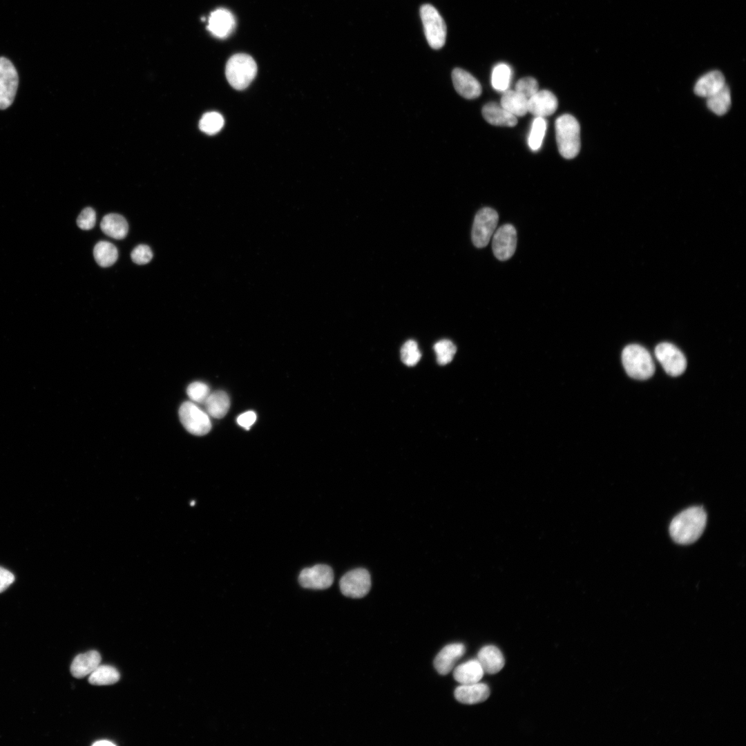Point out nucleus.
Listing matches in <instances>:
<instances>
[{"instance_id": "c756f323", "label": "nucleus", "mask_w": 746, "mask_h": 746, "mask_svg": "<svg viewBox=\"0 0 746 746\" xmlns=\"http://www.w3.org/2000/svg\"><path fill=\"white\" fill-rule=\"evenodd\" d=\"M223 125V117L221 114L215 111L204 113L199 122L200 129L208 135L217 133L221 130Z\"/></svg>"}, {"instance_id": "423d86ee", "label": "nucleus", "mask_w": 746, "mask_h": 746, "mask_svg": "<svg viewBox=\"0 0 746 746\" xmlns=\"http://www.w3.org/2000/svg\"><path fill=\"white\" fill-rule=\"evenodd\" d=\"M499 220L497 212L490 207H484L476 213L472 228V241L477 248L486 247L495 231Z\"/></svg>"}, {"instance_id": "ddd939ff", "label": "nucleus", "mask_w": 746, "mask_h": 746, "mask_svg": "<svg viewBox=\"0 0 746 746\" xmlns=\"http://www.w3.org/2000/svg\"><path fill=\"white\" fill-rule=\"evenodd\" d=\"M452 80L456 91L466 99H475L481 93L480 83L463 69L455 68L452 72Z\"/></svg>"}, {"instance_id": "f704fd0d", "label": "nucleus", "mask_w": 746, "mask_h": 746, "mask_svg": "<svg viewBox=\"0 0 746 746\" xmlns=\"http://www.w3.org/2000/svg\"><path fill=\"white\" fill-rule=\"evenodd\" d=\"M515 90L528 99L539 90V85L535 78L526 77L516 83Z\"/></svg>"}, {"instance_id": "0eeeda50", "label": "nucleus", "mask_w": 746, "mask_h": 746, "mask_svg": "<svg viewBox=\"0 0 746 746\" xmlns=\"http://www.w3.org/2000/svg\"><path fill=\"white\" fill-rule=\"evenodd\" d=\"M179 417L184 428L192 434L202 436L211 428L208 414L193 402L186 401L181 405Z\"/></svg>"}, {"instance_id": "58836bf2", "label": "nucleus", "mask_w": 746, "mask_h": 746, "mask_svg": "<svg viewBox=\"0 0 746 746\" xmlns=\"http://www.w3.org/2000/svg\"><path fill=\"white\" fill-rule=\"evenodd\" d=\"M256 420V413L253 411H247L241 414L237 418V423L246 430H249L250 427L254 423Z\"/></svg>"}, {"instance_id": "e433bc0d", "label": "nucleus", "mask_w": 746, "mask_h": 746, "mask_svg": "<svg viewBox=\"0 0 746 746\" xmlns=\"http://www.w3.org/2000/svg\"><path fill=\"white\" fill-rule=\"evenodd\" d=\"M95 221L96 214L95 210L91 207H86L77 217V224L83 230H89L93 228Z\"/></svg>"}, {"instance_id": "bb28decb", "label": "nucleus", "mask_w": 746, "mask_h": 746, "mask_svg": "<svg viewBox=\"0 0 746 746\" xmlns=\"http://www.w3.org/2000/svg\"><path fill=\"white\" fill-rule=\"evenodd\" d=\"M707 105L710 111L718 115L725 114L731 106V95L727 85L707 98Z\"/></svg>"}, {"instance_id": "f8f14e48", "label": "nucleus", "mask_w": 746, "mask_h": 746, "mask_svg": "<svg viewBox=\"0 0 746 746\" xmlns=\"http://www.w3.org/2000/svg\"><path fill=\"white\" fill-rule=\"evenodd\" d=\"M300 584L305 588L323 590L332 586L334 573L332 568L325 564H316L301 571L298 577Z\"/></svg>"}, {"instance_id": "5701e85b", "label": "nucleus", "mask_w": 746, "mask_h": 746, "mask_svg": "<svg viewBox=\"0 0 746 746\" xmlns=\"http://www.w3.org/2000/svg\"><path fill=\"white\" fill-rule=\"evenodd\" d=\"M100 227L104 234L117 240L124 238L128 230L126 219L117 213L104 216L101 221Z\"/></svg>"}, {"instance_id": "f03ea898", "label": "nucleus", "mask_w": 746, "mask_h": 746, "mask_svg": "<svg viewBox=\"0 0 746 746\" xmlns=\"http://www.w3.org/2000/svg\"><path fill=\"white\" fill-rule=\"evenodd\" d=\"M555 135L558 151L566 159H572L580 150V126L571 115L564 114L555 121Z\"/></svg>"}, {"instance_id": "f257e3e1", "label": "nucleus", "mask_w": 746, "mask_h": 746, "mask_svg": "<svg viewBox=\"0 0 746 746\" xmlns=\"http://www.w3.org/2000/svg\"><path fill=\"white\" fill-rule=\"evenodd\" d=\"M707 523V514L700 506L689 508L671 521L669 533L673 540L680 544H690L702 535Z\"/></svg>"}, {"instance_id": "473e14b6", "label": "nucleus", "mask_w": 746, "mask_h": 746, "mask_svg": "<svg viewBox=\"0 0 746 746\" xmlns=\"http://www.w3.org/2000/svg\"><path fill=\"white\" fill-rule=\"evenodd\" d=\"M421 356V352L415 341L408 340L401 347V358L405 365H415L419 361Z\"/></svg>"}, {"instance_id": "c9c22d12", "label": "nucleus", "mask_w": 746, "mask_h": 746, "mask_svg": "<svg viewBox=\"0 0 746 746\" xmlns=\"http://www.w3.org/2000/svg\"><path fill=\"white\" fill-rule=\"evenodd\" d=\"M131 257L135 264L145 265L151 260L153 252L148 245H139L133 249Z\"/></svg>"}, {"instance_id": "b1692460", "label": "nucleus", "mask_w": 746, "mask_h": 746, "mask_svg": "<svg viewBox=\"0 0 746 746\" xmlns=\"http://www.w3.org/2000/svg\"><path fill=\"white\" fill-rule=\"evenodd\" d=\"M500 105L516 117H522L528 113V99L515 90L504 91Z\"/></svg>"}, {"instance_id": "ea45409f", "label": "nucleus", "mask_w": 746, "mask_h": 746, "mask_svg": "<svg viewBox=\"0 0 746 746\" xmlns=\"http://www.w3.org/2000/svg\"><path fill=\"white\" fill-rule=\"evenodd\" d=\"M93 745H95V746H107V745L112 746V745H115V744L112 743L111 741L108 740H97V741L93 743Z\"/></svg>"}, {"instance_id": "1a4fd4ad", "label": "nucleus", "mask_w": 746, "mask_h": 746, "mask_svg": "<svg viewBox=\"0 0 746 746\" xmlns=\"http://www.w3.org/2000/svg\"><path fill=\"white\" fill-rule=\"evenodd\" d=\"M655 355L664 371L670 376L682 374L687 367V360L682 352L670 343H661L655 348Z\"/></svg>"}, {"instance_id": "c85d7f7f", "label": "nucleus", "mask_w": 746, "mask_h": 746, "mask_svg": "<svg viewBox=\"0 0 746 746\" xmlns=\"http://www.w3.org/2000/svg\"><path fill=\"white\" fill-rule=\"evenodd\" d=\"M510 78L511 69L508 65L500 63L493 68L491 75V83L496 90L504 93L508 90Z\"/></svg>"}, {"instance_id": "7c9ffc66", "label": "nucleus", "mask_w": 746, "mask_h": 746, "mask_svg": "<svg viewBox=\"0 0 746 746\" xmlns=\"http://www.w3.org/2000/svg\"><path fill=\"white\" fill-rule=\"evenodd\" d=\"M433 348L437 356V361L441 365L451 362L457 352L455 345L448 339H442L437 342Z\"/></svg>"}, {"instance_id": "dca6fc26", "label": "nucleus", "mask_w": 746, "mask_h": 746, "mask_svg": "<svg viewBox=\"0 0 746 746\" xmlns=\"http://www.w3.org/2000/svg\"><path fill=\"white\" fill-rule=\"evenodd\" d=\"M465 651L466 647L462 643L446 645L439 652L434 660L435 669L441 675L449 673Z\"/></svg>"}, {"instance_id": "9b49d317", "label": "nucleus", "mask_w": 746, "mask_h": 746, "mask_svg": "<svg viewBox=\"0 0 746 746\" xmlns=\"http://www.w3.org/2000/svg\"><path fill=\"white\" fill-rule=\"evenodd\" d=\"M517 231L510 224L499 227L493 233L492 248L495 256L499 260H508L517 247Z\"/></svg>"}, {"instance_id": "2eb2a0df", "label": "nucleus", "mask_w": 746, "mask_h": 746, "mask_svg": "<svg viewBox=\"0 0 746 746\" xmlns=\"http://www.w3.org/2000/svg\"><path fill=\"white\" fill-rule=\"evenodd\" d=\"M235 26L233 14L225 8H218L211 13L207 29L215 37L225 38L231 34Z\"/></svg>"}, {"instance_id": "6ab92c4d", "label": "nucleus", "mask_w": 746, "mask_h": 746, "mask_svg": "<svg viewBox=\"0 0 746 746\" xmlns=\"http://www.w3.org/2000/svg\"><path fill=\"white\" fill-rule=\"evenodd\" d=\"M101 656L97 651H89L77 655L70 665V672L77 678L90 674L99 664Z\"/></svg>"}, {"instance_id": "6e6552de", "label": "nucleus", "mask_w": 746, "mask_h": 746, "mask_svg": "<svg viewBox=\"0 0 746 746\" xmlns=\"http://www.w3.org/2000/svg\"><path fill=\"white\" fill-rule=\"evenodd\" d=\"M19 84L17 71L6 57H0V109L4 110L14 102Z\"/></svg>"}, {"instance_id": "4be33fe9", "label": "nucleus", "mask_w": 746, "mask_h": 746, "mask_svg": "<svg viewBox=\"0 0 746 746\" xmlns=\"http://www.w3.org/2000/svg\"><path fill=\"white\" fill-rule=\"evenodd\" d=\"M484 674V671L477 659H472L459 664L453 672L455 680L461 685L478 682Z\"/></svg>"}, {"instance_id": "393cba45", "label": "nucleus", "mask_w": 746, "mask_h": 746, "mask_svg": "<svg viewBox=\"0 0 746 746\" xmlns=\"http://www.w3.org/2000/svg\"><path fill=\"white\" fill-rule=\"evenodd\" d=\"M204 403L208 415L216 419L224 417L230 407L228 394L221 390L210 393Z\"/></svg>"}, {"instance_id": "72a5a7b5", "label": "nucleus", "mask_w": 746, "mask_h": 746, "mask_svg": "<svg viewBox=\"0 0 746 746\" xmlns=\"http://www.w3.org/2000/svg\"><path fill=\"white\" fill-rule=\"evenodd\" d=\"M186 393L193 401L204 403L210 394V390L206 383L195 381L188 386Z\"/></svg>"}, {"instance_id": "20e7f679", "label": "nucleus", "mask_w": 746, "mask_h": 746, "mask_svg": "<svg viewBox=\"0 0 746 746\" xmlns=\"http://www.w3.org/2000/svg\"><path fill=\"white\" fill-rule=\"evenodd\" d=\"M257 73V65L249 55L238 53L231 56L226 64L225 75L230 85L237 90L246 88Z\"/></svg>"}, {"instance_id": "4c0bfd02", "label": "nucleus", "mask_w": 746, "mask_h": 746, "mask_svg": "<svg viewBox=\"0 0 746 746\" xmlns=\"http://www.w3.org/2000/svg\"><path fill=\"white\" fill-rule=\"evenodd\" d=\"M14 581V575L8 570L0 566V593L6 591Z\"/></svg>"}, {"instance_id": "412c9836", "label": "nucleus", "mask_w": 746, "mask_h": 746, "mask_svg": "<svg viewBox=\"0 0 746 746\" xmlns=\"http://www.w3.org/2000/svg\"><path fill=\"white\" fill-rule=\"evenodd\" d=\"M481 112L484 118L492 125L514 126L517 124L515 116L495 102H490L484 105Z\"/></svg>"}, {"instance_id": "a211bd4d", "label": "nucleus", "mask_w": 746, "mask_h": 746, "mask_svg": "<svg viewBox=\"0 0 746 746\" xmlns=\"http://www.w3.org/2000/svg\"><path fill=\"white\" fill-rule=\"evenodd\" d=\"M484 673L495 674L504 666V658L501 651L494 645L483 647L477 653V658Z\"/></svg>"}, {"instance_id": "2f4dec72", "label": "nucleus", "mask_w": 746, "mask_h": 746, "mask_svg": "<svg viewBox=\"0 0 746 746\" xmlns=\"http://www.w3.org/2000/svg\"><path fill=\"white\" fill-rule=\"evenodd\" d=\"M546 130V122L544 117H535L528 137V145L531 150L537 151L542 143Z\"/></svg>"}, {"instance_id": "9d476101", "label": "nucleus", "mask_w": 746, "mask_h": 746, "mask_svg": "<svg viewBox=\"0 0 746 746\" xmlns=\"http://www.w3.org/2000/svg\"><path fill=\"white\" fill-rule=\"evenodd\" d=\"M339 586L344 595L352 598L363 597L371 588L370 575L365 568L351 570L341 578Z\"/></svg>"}, {"instance_id": "a878e982", "label": "nucleus", "mask_w": 746, "mask_h": 746, "mask_svg": "<svg viewBox=\"0 0 746 746\" xmlns=\"http://www.w3.org/2000/svg\"><path fill=\"white\" fill-rule=\"evenodd\" d=\"M93 256L96 262L102 267L113 265L118 257L116 247L107 241H99L93 249Z\"/></svg>"}, {"instance_id": "cd10ccee", "label": "nucleus", "mask_w": 746, "mask_h": 746, "mask_svg": "<svg viewBox=\"0 0 746 746\" xmlns=\"http://www.w3.org/2000/svg\"><path fill=\"white\" fill-rule=\"evenodd\" d=\"M119 673L111 665H99L90 674L88 681L94 685H108L117 682Z\"/></svg>"}, {"instance_id": "aec40b11", "label": "nucleus", "mask_w": 746, "mask_h": 746, "mask_svg": "<svg viewBox=\"0 0 746 746\" xmlns=\"http://www.w3.org/2000/svg\"><path fill=\"white\" fill-rule=\"evenodd\" d=\"M726 85L723 75L718 70L709 72L700 77L694 86L696 95L707 98Z\"/></svg>"}, {"instance_id": "7ed1b4c3", "label": "nucleus", "mask_w": 746, "mask_h": 746, "mask_svg": "<svg viewBox=\"0 0 746 746\" xmlns=\"http://www.w3.org/2000/svg\"><path fill=\"white\" fill-rule=\"evenodd\" d=\"M622 361L627 374L635 379H648L655 372L650 353L640 345L626 346L622 353Z\"/></svg>"}, {"instance_id": "39448f33", "label": "nucleus", "mask_w": 746, "mask_h": 746, "mask_svg": "<svg viewBox=\"0 0 746 746\" xmlns=\"http://www.w3.org/2000/svg\"><path fill=\"white\" fill-rule=\"evenodd\" d=\"M420 15L428 44L433 49H440L445 44L447 33L443 19L430 4H424L421 7Z\"/></svg>"}, {"instance_id": "4468645a", "label": "nucleus", "mask_w": 746, "mask_h": 746, "mask_svg": "<svg viewBox=\"0 0 746 746\" xmlns=\"http://www.w3.org/2000/svg\"><path fill=\"white\" fill-rule=\"evenodd\" d=\"M555 95L549 90H538L528 99V112L535 117H544L553 114L557 108Z\"/></svg>"}, {"instance_id": "f3484780", "label": "nucleus", "mask_w": 746, "mask_h": 746, "mask_svg": "<svg viewBox=\"0 0 746 746\" xmlns=\"http://www.w3.org/2000/svg\"><path fill=\"white\" fill-rule=\"evenodd\" d=\"M490 688L485 683L476 682L461 685L455 690L457 701L466 705H475L485 701L490 696Z\"/></svg>"}]
</instances>
